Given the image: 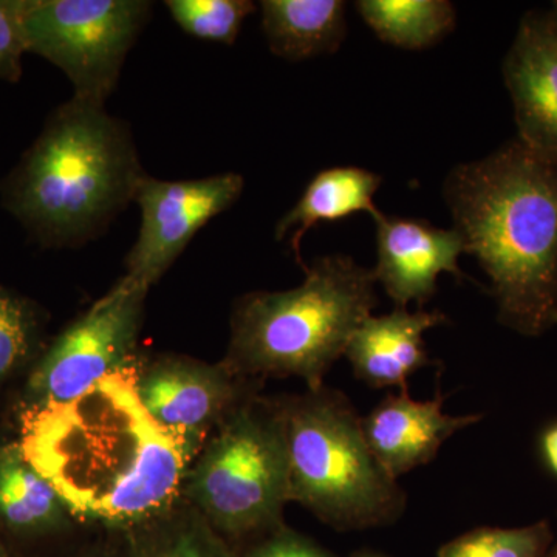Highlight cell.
Instances as JSON below:
<instances>
[{
	"instance_id": "6da1fadb",
	"label": "cell",
	"mask_w": 557,
	"mask_h": 557,
	"mask_svg": "<svg viewBox=\"0 0 557 557\" xmlns=\"http://www.w3.org/2000/svg\"><path fill=\"white\" fill-rule=\"evenodd\" d=\"M21 448L70 515L127 528L170 511L196 445L150 417L127 368L73 401L35 409Z\"/></svg>"
},
{
	"instance_id": "7a4b0ae2",
	"label": "cell",
	"mask_w": 557,
	"mask_h": 557,
	"mask_svg": "<svg viewBox=\"0 0 557 557\" xmlns=\"http://www.w3.org/2000/svg\"><path fill=\"white\" fill-rule=\"evenodd\" d=\"M445 200L502 321L527 335L557 324V164L516 139L454 168Z\"/></svg>"
},
{
	"instance_id": "3957f363",
	"label": "cell",
	"mask_w": 557,
	"mask_h": 557,
	"mask_svg": "<svg viewBox=\"0 0 557 557\" xmlns=\"http://www.w3.org/2000/svg\"><path fill=\"white\" fill-rule=\"evenodd\" d=\"M146 174L129 124L73 97L28 150L9 203L44 244L78 247L129 207Z\"/></svg>"
},
{
	"instance_id": "277c9868",
	"label": "cell",
	"mask_w": 557,
	"mask_h": 557,
	"mask_svg": "<svg viewBox=\"0 0 557 557\" xmlns=\"http://www.w3.org/2000/svg\"><path fill=\"white\" fill-rule=\"evenodd\" d=\"M304 271L299 287L249 293L237 302L223 362L234 375L299 376L317 392L346 355L375 309V273L347 256L319 258Z\"/></svg>"
},
{
	"instance_id": "5b68a950",
	"label": "cell",
	"mask_w": 557,
	"mask_h": 557,
	"mask_svg": "<svg viewBox=\"0 0 557 557\" xmlns=\"http://www.w3.org/2000/svg\"><path fill=\"white\" fill-rule=\"evenodd\" d=\"M289 502L338 528L380 525L397 518L405 496L373 456L361 418L336 392H311L282 405Z\"/></svg>"
},
{
	"instance_id": "8992f818",
	"label": "cell",
	"mask_w": 557,
	"mask_h": 557,
	"mask_svg": "<svg viewBox=\"0 0 557 557\" xmlns=\"http://www.w3.org/2000/svg\"><path fill=\"white\" fill-rule=\"evenodd\" d=\"M186 496L231 536L276 525L289 502L288 453L282 406L245 403L189 468Z\"/></svg>"
},
{
	"instance_id": "52a82bcc",
	"label": "cell",
	"mask_w": 557,
	"mask_h": 557,
	"mask_svg": "<svg viewBox=\"0 0 557 557\" xmlns=\"http://www.w3.org/2000/svg\"><path fill=\"white\" fill-rule=\"evenodd\" d=\"M152 10L148 0H25L27 51L61 69L73 97L106 108Z\"/></svg>"
},
{
	"instance_id": "ba28073f",
	"label": "cell",
	"mask_w": 557,
	"mask_h": 557,
	"mask_svg": "<svg viewBox=\"0 0 557 557\" xmlns=\"http://www.w3.org/2000/svg\"><path fill=\"white\" fill-rule=\"evenodd\" d=\"M148 293L123 276L54 339L28 381L33 409L65 405L131 368Z\"/></svg>"
},
{
	"instance_id": "9c48e42d",
	"label": "cell",
	"mask_w": 557,
	"mask_h": 557,
	"mask_svg": "<svg viewBox=\"0 0 557 557\" xmlns=\"http://www.w3.org/2000/svg\"><path fill=\"white\" fill-rule=\"evenodd\" d=\"M244 188L245 178L236 172L190 180L146 174L135 190L141 225L124 277L149 292L209 220L236 205Z\"/></svg>"
},
{
	"instance_id": "30bf717a",
	"label": "cell",
	"mask_w": 557,
	"mask_h": 557,
	"mask_svg": "<svg viewBox=\"0 0 557 557\" xmlns=\"http://www.w3.org/2000/svg\"><path fill=\"white\" fill-rule=\"evenodd\" d=\"M225 364L160 357L135 372V387L150 417L196 445L209 428L234 410L237 386Z\"/></svg>"
},
{
	"instance_id": "8fae6325",
	"label": "cell",
	"mask_w": 557,
	"mask_h": 557,
	"mask_svg": "<svg viewBox=\"0 0 557 557\" xmlns=\"http://www.w3.org/2000/svg\"><path fill=\"white\" fill-rule=\"evenodd\" d=\"M373 220L379 251L373 273L398 309L409 302L426 304L437 292L442 273L465 277L458 259L467 252V245L456 228H437L424 220L383 212Z\"/></svg>"
},
{
	"instance_id": "7c38bea8",
	"label": "cell",
	"mask_w": 557,
	"mask_h": 557,
	"mask_svg": "<svg viewBox=\"0 0 557 557\" xmlns=\"http://www.w3.org/2000/svg\"><path fill=\"white\" fill-rule=\"evenodd\" d=\"M519 141L557 164V27L552 14L528 13L504 64Z\"/></svg>"
},
{
	"instance_id": "4fadbf2b",
	"label": "cell",
	"mask_w": 557,
	"mask_h": 557,
	"mask_svg": "<svg viewBox=\"0 0 557 557\" xmlns=\"http://www.w3.org/2000/svg\"><path fill=\"white\" fill-rule=\"evenodd\" d=\"M479 420V416H448L440 397L417 401L401 392L388 395L361 423L373 456L397 480L429 463L446 440Z\"/></svg>"
},
{
	"instance_id": "5bb4252c",
	"label": "cell",
	"mask_w": 557,
	"mask_h": 557,
	"mask_svg": "<svg viewBox=\"0 0 557 557\" xmlns=\"http://www.w3.org/2000/svg\"><path fill=\"white\" fill-rule=\"evenodd\" d=\"M448 322L440 311L395 309L383 317L366 318L348 343L346 357L355 375L372 387H401L429 364L424 333Z\"/></svg>"
},
{
	"instance_id": "9a60e30c",
	"label": "cell",
	"mask_w": 557,
	"mask_h": 557,
	"mask_svg": "<svg viewBox=\"0 0 557 557\" xmlns=\"http://www.w3.org/2000/svg\"><path fill=\"white\" fill-rule=\"evenodd\" d=\"M381 183V175L362 168L338 166L319 172L311 178L298 203L278 220L274 239L284 240L289 234V247L299 265L306 270L300 255L304 236L318 223L338 222L357 212H369L376 218L380 211L373 197Z\"/></svg>"
},
{
	"instance_id": "2e32d148",
	"label": "cell",
	"mask_w": 557,
	"mask_h": 557,
	"mask_svg": "<svg viewBox=\"0 0 557 557\" xmlns=\"http://www.w3.org/2000/svg\"><path fill=\"white\" fill-rule=\"evenodd\" d=\"M260 10L270 50L284 60L335 53L346 39L343 0H262Z\"/></svg>"
},
{
	"instance_id": "e0dca14e",
	"label": "cell",
	"mask_w": 557,
	"mask_h": 557,
	"mask_svg": "<svg viewBox=\"0 0 557 557\" xmlns=\"http://www.w3.org/2000/svg\"><path fill=\"white\" fill-rule=\"evenodd\" d=\"M69 509L53 485L33 467L21 446L0 448V520L17 533L58 528Z\"/></svg>"
},
{
	"instance_id": "ac0fdd59",
	"label": "cell",
	"mask_w": 557,
	"mask_h": 557,
	"mask_svg": "<svg viewBox=\"0 0 557 557\" xmlns=\"http://www.w3.org/2000/svg\"><path fill=\"white\" fill-rule=\"evenodd\" d=\"M358 13L384 42L423 50L456 27V10L445 0H361Z\"/></svg>"
},
{
	"instance_id": "d6986e66",
	"label": "cell",
	"mask_w": 557,
	"mask_h": 557,
	"mask_svg": "<svg viewBox=\"0 0 557 557\" xmlns=\"http://www.w3.org/2000/svg\"><path fill=\"white\" fill-rule=\"evenodd\" d=\"M164 5L186 35L226 46L236 42L242 24L258 9L249 0H168Z\"/></svg>"
},
{
	"instance_id": "ffe728a7",
	"label": "cell",
	"mask_w": 557,
	"mask_h": 557,
	"mask_svg": "<svg viewBox=\"0 0 557 557\" xmlns=\"http://www.w3.org/2000/svg\"><path fill=\"white\" fill-rule=\"evenodd\" d=\"M547 539L544 525L518 530L480 528L443 545L438 557H539Z\"/></svg>"
},
{
	"instance_id": "44dd1931",
	"label": "cell",
	"mask_w": 557,
	"mask_h": 557,
	"mask_svg": "<svg viewBox=\"0 0 557 557\" xmlns=\"http://www.w3.org/2000/svg\"><path fill=\"white\" fill-rule=\"evenodd\" d=\"M38 335L32 304L0 285V384L30 357Z\"/></svg>"
},
{
	"instance_id": "7402d4cb",
	"label": "cell",
	"mask_w": 557,
	"mask_h": 557,
	"mask_svg": "<svg viewBox=\"0 0 557 557\" xmlns=\"http://www.w3.org/2000/svg\"><path fill=\"white\" fill-rule=\"evenodd\" d=\"M134 557H233L203 520L180 518L161 528Z\"/></svg>"
},
{
	"instance_id": "603a6c76",
	"label": "cell",
	"mask_w": 557,
	"mask_h": 557,
	"mask_svg": "<svg viewBox=\"0 0 557 557\" xmlns=\"http://www.w3.org/2000/svg\"><path fill=\"white\" fill-rule=\"evenodd\" d=\"M25 0H0V78L17 81L27 53L24 33Z\"/></svg>"
},
{
	"instance_id": "cb8c5ba5",
	"label": "cell",
	"mask_w": 557,
	"mask_h": 557,
	"mask_svg": "<svg viewBox=\"0 0 557 557\" xmlns=\"http://www.w3.org/2000/svg\"><path fill=\"white\" fill-rule=\"evenodd\" d=\"M248 557H333L329 552L318 547L309 539L292 533L278 531L269 541L252 549Z\"/></svg>"
},
{
	"instance_id": "d4e9b609",
	"label": "cell",
	"mask_w": 557,
	"mask_h": 557,
	"mask_svg": "<svg viewBox=\"0 0 557 557\" xmlns=\"http://www.w3.org/2000/svg\"><path fill=\"white\" fill-rule=\"evenodd\" d=\"M542 449H544L548 468L557 475V424L545 432L544 440H542Z\"/></svg>"
},
{
	"instance_id": "484cf974",
	"label": "cell",
	"mask_w": 557,
	"mask_h": 557,
	"mask_svg": "<svg viewBox=\"0 0 557 557\" xmlns=\"http://www.w3.org/2000/svg\"><path fill=\"white\" fill-rule=\"evenodd\" d=\"M0 557H9V552H7L5 545L0 542Z\"/></svg>"
},
{
	"instance_id": "4316f807",
	"label": "cell",
	"mask_w": 557,
	"mask_h": 557,
	"mask_svg": "<svg viewBox=\"0 0 557 557\" xmlns=\"http://www.w3.org/2000/svg\"><path fill=\"white\" fill-rule=\"evenodd\" d=\"M553 21H555L556 27H557V2L555 3V11H553Z\"/></svg>"
},
{
	"instance_id": "83f0119b",
	"label": "cell",
	"mask_w": 557,
	"mask_h": 557,
	"mask_svg": "<svg viewBox=\"0 0 557 557\" xmlns=\"http://www.w3.org/2000/svg\"><path fill=\"white\" fill-rule=\"evenodd\" d=\"M355 557H380V556H373V555H359V556H355Z\"/></svg>"
},
{
	"instance_id": "f1b7e54d",
	"label": "cell",
	"mask_w": 557,
	"mask_h": 557,
	"mask_svg": "<svg viewBox=\"0 0 557 557\" xmlns=\"http://www.w3.org/2000/svg\"><path fill=\"white\" fill-rule=\"evenodd\" d=\"M556 557H557V555H556Z\"/></svg>"
}]
</instances>
